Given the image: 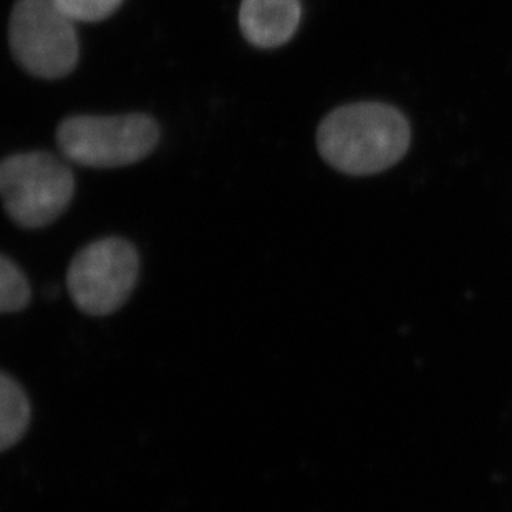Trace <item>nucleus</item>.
<instances>
[{"label": "nucleus", "mask_w": 512, "mask_h": 512, "mask_svg": "<svg viewBox=\"0 0 512 512\" xmlns=\"http://www.w3.org/2000/svg\"><path fill=\"white\" fill-rule=\"evenodd\" d=\"M4 208L17 226L39 229L57 221L72 201L75 178L62 160L34 151L5 158L0 166Z\"/></svg>", "instance_id": "obj_3"}, {"label": "nucleus", "mask_w": 512, "mask_h": 512, "mask_svg": "<svg viewBox=\"0 0 512 512\" xmlns=\"http://www.w3.org/2000/svg\"><path fill=\"white\" fill-rule=\"evenodd\" d=\"M300 15V0H242L239 25L249 44L276 49L294 37Z\"/></svg>", "instance_id": "obj_6"}, {"label": "nucleus", "mask_w": 512, "mask_h": 512, "mask_svg": "<svg viewBox=\"0 0 512 512\" xmlns=\"http://www.w3.org/2000/svg\"><path fill=\"white\" fill-rule=\"evenodd\" d=\"M73 22H102L120 7L123 0H52Z\"/></svg>", "instance_id": "obj_9"}, {"label": "nucleus", "mask_w": 512, "mask_h": 512, "mask_svg": "<svg viewBox=\"0 0 512 512\" xmlns=\"http://www.w3.org/2000/svg\"><path fill=\"white\" fill-rule=\"evenodd\" d=\"M140 276V256L121 237L90 242L73 257L67 271V289L83 314H115L133 294Z\"/></svg>", "instance_id": "obj_5"}, {"label": "nucleus", "mask_w": 512, "mask_h": 512, "mask_svg": "<svg viewBox=\"0 0 512 512\" xmlns=\"http://www.w3.org/2000/svg\"><path fill=\"white\" fill-rule=\"evenodd\" d=\"M160 140V128L148 115L72 116L57 128L63 156L88 168H121L145 160Z\"/></svg>", "instance_id": "obj_2"}, {"label": "nucleus", "mask_w": 512, "mask_h": 512, "mask_svg": "<svg viewBox=\"0 0 512 512\" xmlns=\"http://www.w3.org/2000/svg\"><path fill=\"white\" fill-rule=\"evenodd\" d=\"M32 290L20 267L12 259H0V310L2 314H15L30 304Z\"/></svg>", "instance_id": "obj_8"}, {"label": "nucleus", "mask_w": 512, "mask_h": 512, "mask_svg": "<svg viewBox=\"0 0 512 512\" xmlns=\"http://www.w3.org/2000/svg\"><path fill=\"white\" fill-rule=\"evenodd\" d=\"M410 125L397 108L383 103H352L325 116L317 148L335 170L370 176L397 165L410 148Z\"/></svg>", "instance_id": "obj_1"}, {"label": "nucleus", "mask_w": 512, "mask_h": 512, "mask_svg": "<svg viewBox=\"0 0 512 512\" xmlns=\"http://www.w3.org/2000/svg\"><path fill=\"white\" fill-rule=\"evenodd\" d=\"M73 24L52 0H17L9 20L12 55L34 77H67L80 54Z\"/></svg>", "instance_id": "obj_4"}, {"label": "nucleus", "mask_w": 512, "mask_h": 512, "mask_svg": "<svg viewBox=\"0 0 512 512\" xmlns=\"http://www.w3.org/2000/svg\"><path fill=\"white\" fill-rule=\"evenodd\" d=\"M30 425V401L19 382L2 373L0 377V450L17 445Z\"/></svg>", "instance_id": "obj_7"}]
</instances>
